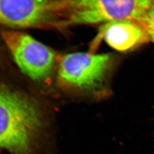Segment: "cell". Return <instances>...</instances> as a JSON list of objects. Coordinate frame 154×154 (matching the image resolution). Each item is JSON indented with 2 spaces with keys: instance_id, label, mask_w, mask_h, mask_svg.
Returning <instances> with one entry per match:
<instances>
[{
  "instance_id": "cell-3",
  "label": "cell",
  "mask_w": 154,
  "mask_h": 154,
  "mask_svg": "<svg viewBox=\"0 0 154 154\" xmlns=\"http://www.w3.org/2000/svg\"><path fill=\"white\" fill-rule=\"evenodd\" d=\"M154 0H61L58 29L79 25L139 22Z\"/></svg>"
},
{
  "instance_id": "cell-6",
  "label": "cell",
  "mask_w": 154,
  "mask_h": 154,
  "mask_svg": "<svg viewBox=\"0 0 154 154\" xmlns=\"http://www.w3.org/2000/svg\"><path fill=\"white\" fill-rule=\"evenodd\" d=\"M100 33L106 43L119 51H126L151 40L147 30L135 21L106 23Z\"/></svg>"
},
{
  "instance_id": "cell-1",
  "label": "cell",
  "mask_w": 154,
  "mask_h": 154,
  "mask_svg": "<svg viewBox=\"0 0 154 154\" xmlns=\"http://www.w3.org/2000/svg\"><path fill=\"white\" fill-rule=\"evenodd\" d=\"M43 126L37 103L0 83V149L11 154H32Z\"/></svg>"
},
{
  "instance_id": "cell-2",
  "label": "cell",
  "mask_w": 154,
  "mask_h": 154,
  "mask_svg": "<svg viewBox=\"0 0 154 154\" xmlns=\"http://www.w3.org/2000/svg\"><path fill=\"white\" fill-rule=\"evenodd\" d=\"M58 80L62 85L95 100L109 97L114 60L110 54L77 52L59 58Z\"/></svg>"
},
{
  "instance_id": "cell-7",
  "label": "cell",
  "mask_w": 154,
  "mask_h": 154,
  "mask_svg": "<svg viewBox=\"0 0 154 154\" xmlns=\"http://www.w3.org/2000/svg\"><path fill=\"white\" fill-rule=\"evenodd\" d=\"M139 22L147 31L154 30V1L149 6L147 10Z\"/></svg>"
},
{
  "instance_id": "cell-5",
  "label": "cell",
  "mask_w": 154,
  "mask_h": 154,
  "mask_svg": "<svg viewBox=\"0 0 154 154\" xmlns=\"http://www.w3.org/2000/svg\"><path fill=\"white\" fill-rule=\"evenodd\" d=\"M61 0H0V25L57 29Z\"/></svg>"
},
{
  "instance_id": "cell-4",
  "label": "cell",
  "mask_w": 154,
  "mask_h": 154,
  "mask_svg": "<svg viewBox=\"0 0 154 154\" xmlns=\"http://www.w3.org/2000/svg\"><path fill=\"white\" fill-rule=\"evenodd\" d=\"M1 35L24 74L37 81L50 78L59 60L55 51L25 33L2 30Z\"/></svg>"
},
{
  "instance_id": "cell-8",
  "label": "cell",
  "mask_w": 154,
  "mask_h": 154,
  "mask_svg": "<svg viewBox=\"0 0 154 154\" xmlns=\"http://www.w3.org/2000/svg\"><path fill=\"white\" fill-rule=\"evenodd\" d=\"M147 32L149 35L150 39L154 42V30H148Z\"/></svg>"
}]
</instances>
